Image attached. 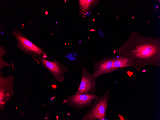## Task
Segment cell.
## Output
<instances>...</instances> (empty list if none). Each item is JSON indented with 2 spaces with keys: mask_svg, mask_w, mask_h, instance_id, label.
<instances>
[{
  "mask_svg": "<svg viewBox=\"0 0 160 120\" xmlns=\"http://www.w3.org/2000/svg\"><path fill=\"white\" fill-rule=\"evenodd\" d=\"M37 57V61L50 72L57 81L59 82H63L64 75H67L69 71L66 66L60 63L55 58L53 61H50L43 57Z\"/></svg>",
  "mask_w": 160,
  "mask_h": 120,
  "instance_id": "cell-4",
  "label": "cell"
},
{
  "mask_svg": "<svg viewBox=\"0 0 160 120\" xmlns=\"http://www.w3.org/2000/svg\"><path fill=\"white\" fill-rule=\"evenodd\" d=\"M132 60L126 56L118 53L114 57L113 65L114 68L120 69L126 67H133Z\"/></svg>",
  "mask_w": 160,
  "mask_h": 120,
  "instance_id": "cell-8",
  "label": "cell"
},
{
  "mask_svg": "<svg viewBox=\"0 0 160 120\" xmlns=\"http://www.w3.org/2000/svg\"><path fill=\"white\" fill-rule=\"evenodd\" d=\"M17 107L16 108V109H17Z\"/></svg>",
  "mask_w": 160,
  "mask_h": 120,
  "instance_id": "cell-11",
  "label": "cell"
},
{
  "mask_svg": "<svg viewBox=\"0 0 160 120\" xmlns=\"http://www.w3.org/2000/svg\"><path fill=\"white\" fill-rule=\"evenodd\" d=\"M132 61L133 67L139 72L144 67L152 65L160 67V38L146 37L132 32L123 45L114 50Z\"/></svg>",
  "mask_w": 160,
  "mask_h": 120,
  "instance_id": "cell-1",
  "label": "cell"
},
{
  "mask_svg": "<svg viewBox=\"0 0 160 120\" xmlns=\"http://www.w3.org/2000/svg\"><path fill=\"white\" fill-rule=\"evenodd\" d=\"M11 33L17 40V43L15 44L17 47L25 53L32 56L34 58L39 56L46 57L48 53L44 51V48L35 45L20 29H15Z\"/></svg>",
  "mask_w": 160,
  "mask_h": 120,
  "instance_id": "cell-2",
  "label": "cell"
},
{
  "mask_svg": "<svg viewBox=\"0 0 160 120\" xmlns=\"http://www.w3.org/2000/svg\"><path fill=\"white\" fill-rule=\"evenodd\" d=\"M9 94H7V95H9Z\"/></svg>",
  "mask_w": 160,
  "mask_h": 120,
  "instance_id": "cell-10",
  "label": "cell"
},
{
  "mask_svg": "<svg viewBox=\"0 0 160 120\" xmlns=\"http://www.w3.org/2000/svg\"><path fill=\"white\" fill-rule=\"evenodd\" d=\"M82 72L81 81L75 94L87 95L94 94L96 90V85L97 78L93 77L85 68H82Z\"/></svg>",
  "mask_w": 160,
  "mask_h": 120,
  "instance_id": "cell-6",
  "label": "cell"
},
{
  "mask_svg": "<svg viewBox=\"0 0 160 120\" xmlns=\"http://www.w3.org/2000/svg\"><path fill=\"white\" fill-rule=\"evenodd\" d=\"M98 96L95 93L90 95L75 94L68 95L63 103L80 111L86 107H90Z\"/></svg>",
  "mask_w": 160,
  "mask_h": 120,
  "instance_id": "cell-5",
  "label": "cell"
},
{
  "mask_svg": "<svg viewBox=\"0 0 160 120\" xmlns=\"http://www.w3.org/2000/svg\"><path fill=\"white\" fill-rule=\"evenodd\" d=\"M114 57H106L95 62L93 63V73L92 74L96 78L102 74H109L120 69L113 67Z\"/></svg>",
  "mask_w": 160,
  "mask_h": 120,
  "instance_id": "cell-7",
  "label": "cell"
},
{
  "mask_svg": "<svg viewBox=\"0 0 160 120\" xmlns=\"http://www.w3.org/2000/svg\"><path fill=\"white\" fill-rule=\"evenodd\" d=\"M109 89L102 96L98 97L93 103L90 107L81 120H104L107 116V112L109 97Z\"/></svg>",
  "mask_w": 160,
  "mask_h": 120,
  "instance_id": "cell-3",
  "label": "cell"
},
{
  "mask_svg": "<svg viewBox=\"0 0 160 120\" xmlns=\"http://www.w3.org/2000/svg\"><path fill=\"white\" fill-rule=\"evenodd\" d=\"M7 53L3 46H0V68L6 66H11V65L9 63L3 59L4 56Z\"/></svg>",
  "mask_w": 160,
  "mask_h": 120,
  "instance_id": "cell-9",
  "label": "cell"
}]
</instances>
